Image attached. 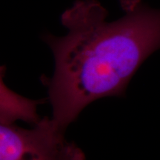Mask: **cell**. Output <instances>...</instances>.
Listing matches in <instances>:
<instances>
[{"instance_id":"6da1fadb","label":"cell","mask_w":160,"mask_h":160,"mask_svg":"<svg viewBox=\"0 0 160 160\" xmlns=\"http://www.w3.org/2000/svg\"><path fill=\"white\" fill-rule=\"evenodd\" d=\"M108 15L97 0H77L61 16L67 34L42 37L55 70L42 80L48 89L52 119L63 131L93 102L124 97L142 64L160 48V9L141 4L111 22Z\"/></svg>"},{"instance_id":"7a4b0ae2","label":"cell","mask_w":160,"mask_h":160,"mask_svg":"<svg viewBox=\"0 0 160 160\" xmlns=\"http://www.w3.org/2000/svg\"><path fill=\"white\" fill-rule=\"evenodd\" d=\"M53 120L39 119L33 128L1 122L0 160H85V155Z\"/></svg>"},{"instance_id":"3957f363","label":"cell","mask_w":160,"mask_h":160,"mask_svg":"<svg viewBox=\"0 0 160 160\" xmlns=\"http://www.w3.org/2000/svg\"><path fill=\"white\" fill-rule=\"evenodd\" d=\"M120 5L126 13L133 11L139 5H141V0H119Z\"/></svg>"}]
</instances>
